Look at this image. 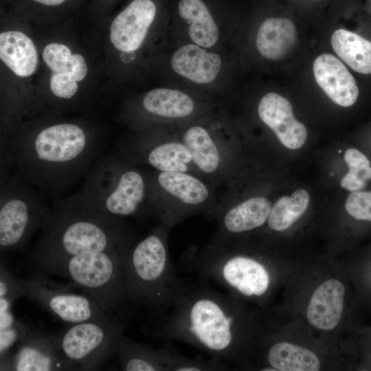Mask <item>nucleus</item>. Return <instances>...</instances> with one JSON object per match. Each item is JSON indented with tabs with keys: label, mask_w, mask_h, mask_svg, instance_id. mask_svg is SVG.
Returning a JSON list of instances; mask_svg holds the SVG:
<instances>
[{
	"label": "nucleus",
	"mask_w": 371,
	"mask_h": 371,
	"mask_svg": "<svg viewBox=\"0 0 371 371\" xmlns=\"http://www.w3.org/2000/svg\"><path fill=\"white\" fill-rule=\"evenodd\" d=\"M133 245L120 217L95 212L78 193L55 202L30 256L36 273L88 252L128 250Z\"/></svg>",
	"instance_id": "3"
},
{
	"label": "nucleus",
	"mask_w": 371,
	"mask_h": 371,
	"mask_svg": "<svg viewBox=\"0 0 371 371\" xmlns=\"http://www.w3.org/2000/svg\"><path fill=\"white\" fill-rule=\"evenodd\" d=\"M178 12L188 25V35L193 43L206 49L216 44L218 27L203 0H180Z\"/></svg>",
	"instance_id": "18"
},
{
	"label": "nucleus",
	"mask_w": 371,
	"mask_h": 371,
	"mask_svg": "<svg viewBox=\"0 0 371 371\" xmlns=\"http://www.w3.org/2000/svg\"><path fill=\"white\" fill-rule=\"evenodd\" d=\"M124 328V319L114 316L67 325L58 335L63 353L73 370H96L117 352Z\"/></svg>",
	"instance_id": "8"
},
{
	"label": "nucleus",
	"mask_w": 371,
	"mask_h": 371,
	"mask_svg": "<svg viewBox=\"0 0 371 371\" xmlns=\"http://www.w3.org/2000/svg\"><path fill=\"white\" fill-rule=\"evenodd\" d=\"M117 353L122 370L168 371L166 347L155 349L124 335Z\"/></svg>",
	"instance_id": "19"
},
{
	"label": "nucleus",
	"mask_w": 371,
	"mask_h": 371,
	"mask_svg": "<svg viewBox=\"0 0 371 371\" xmlns=\"http://www.w3.org/2000/svg\"><path fill=\"white\" fill-rule=\"evenodd\" d=\"M77 81L71 76L63 74H52L50 89L58 98L71 99L78 91Z\"/></svg>",
	"instance_id": "34"
},
{
	"label": "nucleus",
	"mask_w": 371,
	"mask_h": 371,
	"mask_svg": "<svg viewBox=\"0 0 371 371\" xmlns=\"http://www.w3.org/2000/svg\"><path fill=\"white\" fill-rule=\"evenodd\" d=\"M345 287L337 279H330L321 284L310 300L306 317L316 328L330 330L339 324L343 312Z\"/></svg>",
	"instance_id": "15"
},
{
	"label": "nucleus",
	"mask_w": 371,
	"mask_h": 371,
	"mask_svg": "<svg viewBox=\"0 0 371 371\" xmlns=\"http://www.w3.org/2000/svg\"><path fill=\"white\" fill-rule=\"evenodd\" d=\"M331 45L338 56L355 71L371 73V42L344 29L335 30Z\"/></svg>",
	"instance_id": "22"
},
{
	"label": "nucleus",
	"mask_w": 371,
	"mask_h": 371,
	"mask_svg": "<svg viewBox=\"0 0 371 371\" xmlns=\"http://www.w3.org/2000/svg\"><path fill=\"white\" fill-rule=\"evenodd\" d=\"M145 160L161 172H186L188 164L192 161V158L184 144L171 142L151 148L145 155Z\"/></svg>",
	"instance_id": "26"
},
{
	"label": "nucleus",
	"mask_w": 371,
	"mask_h": 371,
	"mask_svg": "<svg viewBox=\"0 0 371 371\" xmlns=\"http://www.w3.org/2000/svg\"><path fill=\"white\" fill-rule=\"evenodd\" d=\"M271 210L267 199H249L227 212L222 221V232L234 235L258 228L267 221Z\"/></svg>",
	"instance_id": "21"
},
{
	"label": "nucleus",
	"mask_w": 371,
	"mask_h": 371,
	"mask_svg": "<svg viewBox=\"0 0 371 371\" xmlns=\"http://www.w3.org/2000/svg\"><path fill=\"white\" fill-rule=\"evenodd\" d=\"M128 250L88 252L70 257L48 271L68 280L91 296L108 314L122 311L128 301L125 284Z\"/></svg>",
	"instance_id": "6"
},
{
	"label": "nucleus",
	"mask_w": 371,
	"mask_h": 371,
	"mask_svg": "<svg viewBox=\"0 0 371 371\" xmlns=\"http://www.w3.org/2000/svg\"><path fill=\"white\" fill-rule=\"evenodd\" d=\"M168 371H215L225 370V363L214 359L201 357H187L167 347Z\"/></svg>",
	"instance_id": "30"
},
{
	"label": "nucleus",
	"mask_w": 371,
	"mask_h": 371,
	"mask_svg": "<svg viewBox=\"0 0 371 371\" xmlns=\"http://www.w3.org/2000/svg\"><path fill=\"white\" fill-rule=\"evenodd\" d=\"M349 171L341 180V186L350 192L359 191L371 180V164L368 158L357 148H349L344 154Z\"/></svg>",
	"instance_id": "29"
},
{
	"label": "nucleus",
	"mask_w": 371,
	"mask_h": 371,
	"mask_svg": "<svg viewBox=\"0 0 371 371\" xmlns=\"http://www.w3.org/2000/svg\"><path fill=\"white\" fill-rule=\"evenodd\" d=\"M267 361L275 370L317 371L320 362L311 350L287 342H279L268 350Z\"/></svg>",
	"instance_id": "23"
},
{
	"label": "nucleus",
	"mask_w": 371,
	"mask_h": 371,
	"mask_svg": "<svg viewBox=\"0 0 371 371\" xmlns=\"http://www.w3.org/2000/svg\"><path fill=\"white\" fill-rule=\"evenodd\" d=\"M157 14V6L152 0H133L113 19L110 39L122 52L138 49L148 34Z\"/></svg>",
	"instance_id": "11"
},
{
	"label": "nucleus",
	"mask_w": 371,
	"mask_h": 371,
	"mask_svg": "<svg viewBox=\"0 0 371 371\" xmlns=\"http://www.w3.org/2000/svg\"><path fill=\"white\" fill-rule=\"evenodd\" d=\"M258 113L285 147L297 149L306 142L307 130L294 117L291 103L283 96L273 92L265 94L259 102Z\"/></svg>",
	"instance_id": "12"
},
{
	"label": "nucleus",
	"mask_w": 371,
	"mask_h": 371,
	"mask_svg": "<svg viewBox=\"0 0 371 371\" xmlns=\"http://www.w3.org/2000/svg\"><path fill=\"white\" fill-rule=\"evenodd\" d=\"M33 1L38 2L39 3L46 5H49V6L58 5L65 1V0H33Z\"/></svg>",
	"instance_id": "35"
},
{
	"label": "nucleus",
	"mask_w": 371,
	"mask_h": 371,
	"mask_svg": "<svg viewBox=\"0 0 371 371\" xmlns=\"http://www.w3.org/2000/svg\"><path fill=\"white\" fill-rule=\"evenodd\" d=\"M170 65L180 76L196 84L208 85L218 78L223 62L218 54L192 43L174 52Z\"/></svg>",
	"instance_id": "14"
},
{
	"label": "nucleus",
	"mask_w": 371,
	"mask_h": 371,
	"mask_svg": "<svg viewBox=\"0 0 371 371\" xmlns=\"http://www.w3.org/2000/svg\"><path fill=\"white\" fill-rule=\"evenodd\" d=\"M46 195L17 173L0 169V247L19 249L41 229L52 208Z\"/></svg>",
	"instance_id": "7"
},
{
	"label": "nucleus",
	"mask_w": 371,
	"mask_h": 371,
	"mask_svg": "<svg viewBox=\"0 0 371 371\" xmlns=\"http://www.w3.org/2000/svg\"><path fill=\"white\" fill-rule=\"evenodd\" d=\"M25 297L35 302L67 325L114 317L105 312L87 293L79 294L69 286L35 273L21 279Z\"/></svg>",
	"instance_id": "9"
},
{
	"label": "nucleus",
	"mask_w": 371,
	"mask_h": 371,
	"mask_svg": "<svg viewBox=\"0 0 371 371\" xmlns=\"http://www.w3.org/2000/svg\"><path fill=\"white\" fill-rule=\"evenodd\" d=\"M0 146V169L56 199L84 180L108 149L103 135L69 122L24 130L1 139Z\"/></svg>",
	"instance_id": "1"
},
{
	"label": "nucleus",
	"mask_w": 371,
	"mask_h": 371,
	"mask_svg": "<svg viewBox=\"0 0 371 371\" xmlns=\"http://www.w3.org/2000/svg\"><path fill=\"white\" fill-rule=\"evenodd\" d=\"M183 139L191 153L192 161L201 171L210 174L217 170L220 162L219 151L205 128L201 126L190 127Z\"/></svg>",
	"instance_id": "25"
},
{
	"label": "nucleus",
	"mask_w": 371,
	"mask_h": 371,
	"mask_svg": "<svg viewBox=\"0 0 371 371\" xmlns=\"http://www.w3.org/2000/svg\"><path fill=\"white\" fill-rule=\"evenodd\" d=\"M144 110L164 118H183L195 109V103L188 93L175 89L157 88L147 92L142 100Z\"/></svg>",
	"instance_id": "20"
},
{
	"label": "nucleus",
	"mask_w": 371,
	"mask_h": 371,
	"mask_svg": "<svg viewBox=\"0 0 371 371\" xmlns=\"http://www.w3.org/2000/svg\"><path fill=\"white\" fill-rule=\"evenodd\" d=\"M313 73L319 86L336 104L348 107L357 101L359 89L346 66L330 54L319 56L313 63Z\"/></svg>",
	"instance_id": "13"
},
{
	"label": "nucleus",
	"mask_w": 371,
	"mask_h": 371,
	"mask_svg": "<svg viewBox=\"0 0 371 371\" xmlns=\"http://www.w3.org/2000/svg\"><path fill=\"white\" fill-rule=\"evenodd\" d=\"M61 350L58 334L31 329L6 354L1 356L0 370H71Z\"/></svg>",
	"instance_id": "10"
},
{
	"label": "nucleus",
	"mask_w": 371,
	"mask_h": 371,
	"mask_svg": "<svg viewBox=\"0 0 371 371\" xmlns=\"http://www.w3.org/2000/svg\"><path fill=\"white\" fill-rule=\"evenodd\" d=\"M31 329L29 325L19 320L0 329V356L8 352Z\"/></svg>",
	"instance_id": "33"
},
{
	"label": "nucleus",
	"mask_w": 371,
	"mask_h": 371,
	"mask_svg": "<svg viewBox=\"0 0 371 371\" xmlns=\"http://www.w3.org/2000/svg\"><path fill=\"white\" fill-rule=\"evenodd\" d=\"M1 60L17 76H31L37 67L38 56L33 41L19 31L0 34Z\"/></svg>",
	"instance_id": "17"
},
{
	"label": "nucleus",
	"mask_w": 371,
	"mask_h": 371,
	"mask_svg": "<svg viewBox=\"0 0 371 371\" xmlns=\"http://www.w3.org/2000/svg\"><path fill=\"white\" fill-rule=\"evenodd\" d=\"M43 59L54 74H63L72 76L77 82L82 80L87 74V66L83 56L71 54L65 45L50 43L43 52Z\"/></svg>",
	"instance_id": "27"
},
{
	"label": "nucleus",
	"mask_w": 371,
	"mask_h": 371,
	"mask_svg": "<svg viewBox=\"0 0 371 371\" xmlns=\"http://www.w3.org/2000/svg\"><path fill=\"white\" fill-rule=\"evenodd\" d=\"M345 206L347 212L354 218L371 221V191L351 192Z\"/></svg>",
	"instance_id": "32"
},
{
	"label": "nucleus",
	"mask_w": 371,
	"mask_h": 371,
	"mask_svg": "<svg viewBox=\"0 0 371 371\" xmlns=\"http://www.w3.org/2000/svg\"><path fill=\"white\" fill-rule=\"evenodd\" d=\"M296 36L292 21L286 18H270L264 21L258 28L256 48L266 59L278 60L295 45Z\"/></svg>",
	"instance_id": "16"
},
{
	"label": "nucleus",
	"mask_w": 371,
	"mask_h": 371,
	"mask_svg": "<svg viewBox=\"0 0 371 371\" xmlns=\"http://www.w3.org/2000/svg\"><path fill=\"white\" fill-rule=\"evenodd\" d=\"M25 296V291L21 279L16 278L1 260L0 267V312L10 311L14 301Z\"/></svg>",
	"instance_id": "31"
},
{
	"label": "nucleus",
	"mask_w": 371,
	"mask_h": 371,
	"mask_svg": "<svg viewBox=\"0 0 371 371\" xmlns=\"http://www.w3.org/2000/svg\"><path fill=\"white\" fill-rule=\"evenodd\" d=\"M124 266L128 301L142 305L155 315L166 313L182 280L171 262L164 234L153 232L133 245Z\"/></svg>",
	"instance_id": "4"
},
{
	"label": "nucleus",
	"mask_w": 371,
	"mask_h": 371,
	"mask_svg": "<svg viewBox=\"0 0 371 371\" xmlns=\"http://www.w3.org/2000/svg\"><path fill=\"white\" fill-rule=\"evenodd\" d=\"M157 180L163 190L188 205L201 204L208 196L205 184L186 172H161Z\"/></svg>",
	"instance_id": "24"
},
{
	"label": "nucleus",
	"mask_w": 371,
	"mask_h": 371,
	"mask_svg": "<svg viewBox=\"0 0 371 371\" xmlns=\"http://www.w3.org/2000/svg\"><path fill=\"white\" fill-rule=\"evenodd\" d=\"M146 189L142 173L107 149L84 179L78 194L89 209L122 218L138 213Z\"/></svg>",
	"instance_id": "5"
},
{
	"label": "nucleus",
	"mask_w": 371,
	"mask_h": 371,
	"mask_svg": "<svg viewBox=\"0 0 371 371\" xmlns=\"http://www.w3.org/2000/svg\"><path fill=\"white\" fill-rule=\"evenodd\" d=\"M169 309L153 337L192 345L223 363L236 357L242 317L233 297L182 280Z\"/></svg>",
	"instance_id": "2"
},
{
	"label": "nucleus",
	"mask_w": 371,
	"mask_h": 371,
	"mask_svg": "<svg viewBox=\"0 0 371 371\" xmlns=\"http://www.w3.org/2000/svg\"><path fill=\"white\" fill-rule=\"evenodd\" d=\"M309 203V195L305 190L295 191L291 197L280 198L271 207L267 219L272 230L280 232L289 228L306 211Z\"/></svg>",
	"instance_id": "28"
}]
</instances>
